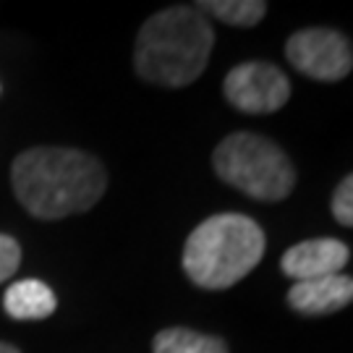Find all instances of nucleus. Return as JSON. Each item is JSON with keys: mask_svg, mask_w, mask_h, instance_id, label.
<instances>
[{"mask_svg": "<svg viewBox=\"0 0 353 353\" xmlns=\"http://www.w3.org/2000/svg\"><path fill=\"white\" fill-rule=\"evenodd\" d=\"M16 199L39 220H61L92 210L108 189V173L97 157L68 147H34L13 160Z\"/></svg>", "mask_w": 353, "mask_h": 353, "instance_id": "nucleus-1", "label": "nucleus"}, {"mask_svg": "<svg viewBox=\"0 0 353 353\" xmlns=\"http://www.w3.org/2000/svg\"><path fill=\"white\" fill-rule=\"evenodd\" d=\"M214 29L196 6H173L144 21L137 37V74L160 87H186L204 74Z\"/></svg>", "mask_w": 353, "mask_h": 353, "instance_id": "nucleus-2", "label": "nucleus"}, {"mask_svg": "<svg viewBox=\"0 0 353 353\" xmlns=\"http://www.w3.org/2000/svg\"><path fill=\"white\" fill-rule=\"evenodd\" d=\"M265 256V230L246 214L223 212L191 230L183 270L199 288L223 290L243 280Z\"/></svg>", "mask_w": 353, "mask_h": 353, "instance_id": "nucleus-3", "label": "nucleus"}, {"mask_svg": "<svg viewBox=\"0 0 353 353\" xmlns=\"http://www.w3.org/2000/svg\"><path fill=\"white\" fill-rule=\"evenodd\" d=\"M214 173L228 186L259 202H280L296 186V170L275 141L259 134L239 131L217 144L212 154Z\"/></svg>", "mask_w": 353, "mask_h": 353, "instance_id": "nucleus-4", "label": "nucleus"}, {"mask_svg": "<svg viewBox=\"0 0 353 353\" xmlns=\"http://www.w3.org/2000/svg\"><path fill=\"white\" fill-rule=\"evenodd\" d=\"M285 58L316 81H341L353 71L351 42L335 29H301L288 39Z\"/></svg>", "mask_w": 353, "mask_h": 353, "instance_id": "nucleus-5", "label": "nucleus"}, {"mask_svg": "<svg viewBox=\"0 0 353 353\" xmlns=\"http://www.w3.org/2000/svg\"><path fill=\"white\" fill-rule=\"evenodd\" d=\"M225 100L246 115H270L290 100V81L278 65L249 61L225 76Z\"/></svg>", "mask_w": 353, "mask_h": 353, "instance_id": "nucleus-6", "label": "nucleus"}, {"mask_svg": "<svg viewBox=\"0 0 353 353\" xmlns=\"http://www.w3.org/2000/svg\"><path fill=\"white\" fill-rule=\"evenodd\" d=\"M348 246L338 239H312L290 246L283 254V272L293 278L296 283L316 278H330L341 275L345 262H348Z\"/></svg>", "mask_w": 353, "mask_h": 353, "instance_id": "nucleus-7", "label": "nucleus"}, {"mask_svg": "<svg viewBox=\"0 0 353 353\" xmlns=\"http://www.w3.org/2000/svg\"><path fill=\"white\" fill-rule=\"evenodd\" d=\"M288 303L293 312L306 316L332 314L353 303V278L348 275H330V278L293 283L288 290Z\"/></svg>", "mask_w": 353, "mask_h": 353, "instance_id": "nucleus-8", "label": "nucleus"}, {"mask_svg": "<svg viewBox=\"0 0 353 353\" xmlns=\"http://www.w3.org/2000/svg\"><path fill=\"white\" fill-rule=\"evenodd\" d=\"M3 306H6V314L13 319H45L55 312V293L50 285H45L42 280H19L8 285L6 296H3Z\"/></svg>", "mask_w": 353, "mask_h": 353, "instance_id": "nucleus-9", "label": "nucleus"}, {"mask_svg": "<svg viewBox=\"0 0 353 353\" xmlns=\"http://www.w3.org/2000/svg\"><path fill=\"white\" fill-rule=\"evenodd\" d=\"M152 353H228L225 341L189 327L160 330L152 341Z\"/></svg>", "mask_w": 353, "mask_h": 353, "instance_id": "nucleus-10", "label": "nucleus"}, {"mask_svg": "<svg viewBox=\"0 0 353 353\" xmlns=\"http://www.w3.org/2000/svg\"><path fill=\"white\" fill-rule=\"evenodd\" d=\"M196 8L230 26L249 29L265 19L267 3H262V0H202V3H196Z\"/></svg>", "mask_w": 353, "mask_h": 353, "instance_id": "nucleus-11", "label": "nucleus"}, {"mask_svg": "<svg viewBox=\"0 0 353 353\" xmlns=\"http://www.w3.org/2000/svg\"><path fill=\"white\" fill-rule=\"evenodd\" d=\"M332 214L341 225L353 228V173L343 178L341 186L332 194Z\"/></svg>", "mask_w": 353, "mask_h": 353, "instance_id": "nucleus-12", "label": "nucleus"}, {"mask_svg": "<svg viewBox=\"0 0 353 353\" xmlns=\"http://www.w3.org/2000/svg\"><path fill=\"white\" fill-rule=\"evenodd\" d=\"M19 265H21V246L16 243V239L0 233V283L13 278Z\"/></svg>", "mask_w": 353, "mask_h": 353, "instance_id": "nucleus-13", "label": "nucleus"}, {"mask_svg": "<svg viewBox=\"0 0 353 353\" xmlns=\"http://www.w3.org/2000/svg\"><path fill=\"white\" fill-rule=\"evenodd\" d=\"M0 353H21V351L13 348V345H8V343H0Z\"/></svg>", "mask_w": 353, "mask_h": 353, "instance_id": "nucleus-14", "label": "nucleus"}]
</instances>
